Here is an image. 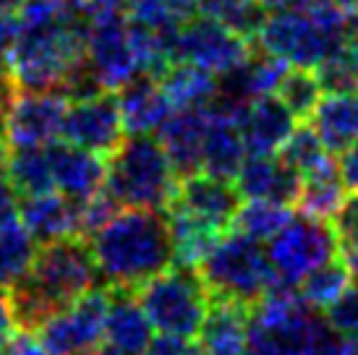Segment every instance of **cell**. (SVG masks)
<instances>
[{"instance_id": "obj_33", "label": "cell", "mask_w": 358, "mask_h": 355, "mask_svg": "<svg viewBox=\"0 0 358 355\" xmlns=\"http://www.w3.org/2000/svg\"><path fill=\"white\" fill-rule=\"evenodd\" d=\"M275 94L280 102L293 113L296 120H308L317 110L319 99L324 94L322 81H319L314 68H301V66H290L285 76L280 79Z\"/></svg>"}, {"instance_id": "obj_56", "label": "cell", "mask_w": 358, "mask_h": 355, "mask_svg": "<svg viewBox=\"0 0 358 355\" xmlns=\"http://www.w3.org/2000/svg\"><path fill=\"white\" fill-rule=\"evenodd\" d=\"M76 355H102V353H92L90 350V353H76Z\"/></svg>"}, {"instance_id": "obj_40", "label": "cell", "mask_w": 358, "mask_h": 355, "mask_svg": "<svg viewBox=\"0 0 358 355\" xmlns=\"http://www.w3.org/2000/svg\"><path fill=\"white\" fill-rule=\"evenodd\" d=\"M144 355H204L199 342H194V337H178V335H162L159 332L152 340L150 350Z\"/></svg>"}, {"instance_id": "obj_5", "label": "cell", "mask_w": 358, "mask_h": 355, "mask_svg": "<svg viewBox=\"0 0 358 355\" xmlns=\"http://www.w3.org/2000/svg\"><path fill=\"white\" fill-rule=\"evenodd\" d=\"M327 319L301 296L299 285L275 282L251 306L246 355H311Z\"/></svg>"}, {"instance_id": "obj_8", "label": "cell", "mask_w": 358, "mask_h": 355, "mask_svg": "<svg viewBox=\"0 0 358 355\" xmlns=\"http://www.w3.org/2000/svg\"><path fill=\"white\" fill-rule=\"evenodd\" d=\"M340 251V240L335 225L327 219L308 217V215H293L288 225L269 238V261L275 266L280 282L301 285V280L314 272L317 266L327 264Z\"/></svg>"}, {"instance_id": "obj_11", "label": "cell", "mask_w": 358, "mask_h": 355, "mask_svg": "<svg viewBox=\"0 0 358 355\" xmlns=\"http://www.w3.org/2000/svg\"><path fill=\"white\" fill-rule=\"evenodd\" d=\"M69 99L60 92H27L19 89L8 105L3 133L8 147H50L63 136Z\"/></svg>"}, {"instance_id": "obj_39", "label": "cell", "mask_w": 358, "mask_h": 355, "mask_svg": "<svg viewBox=\"0 0 358 355\" xmlns=\"http://www.w3.org/2000/svg\"><path fill=\"white\" fill-rule=\"evenodd\" d=\"M335 222V233H338L340 246H358V194L345 198V204L340 207Z\"/></svg>"}, {"instance_id": "obj_24", "label": "cell", "mask_w": 358, "mask_h": 355, "mask_svg": "<svg viewBox=\"0 0 358 355\" xmlns=\"http://www.w3.org/2000/svg\"><path fill=\"white\" fill-rule=\"evenodd\" d=\"M246 157H249V149H246V141L241 133L238 118L228 110L209 105V126L207 136H204L201 170L209 175L236 180Z\"/></svg>"}, {"instance_id": "obj_46", "label": "cell", "mask_w": 358, "mask_h": 355, "mask_svg": "<svg viewBox=\"0 0 358 355\" xmlns=\"http://www.w3.org/2000/svg\"><path fill=\"white\" fill-rule=\"evenodd\" d=\"M10 329H13V316H10L8 290L0 287V342L10 335Z\"/></svg>"}, {"instance_id": "obj_52", "label": "cell", "mask_w": 358, "mask_h": 355, "mask_svg": "<svg viewBox=\"0 0 358 355\" xmlns=\"http://www.w3.org/2000/svg\"><path fill=\"white\" fill-rule=\"evenodd\" d=\"M6 162H8V141H6V133L0 129V173L6 168Z\"/></svg>"}, {"instance_id": "obj_42", "label": "cell", "mask_w": 358, "mask_h": 355, "mask_svg": "<svg viewBox=\"0 0 358 355\" xmlns=\"http://www.w3.org/2000/svg\"><path fill=\"white\" fill-rule=\"evenodd\" d=\"M21 29H24V24H21V16L19 13H8V10H0V55L3 58H8L16 40H19Z\"/></svg>"}, {"instance_id": "obj_41", "label": "cell", "mask_w": 358, "mask_h": 355, "mask_svg": "<svg viewBox=\"0 0 358 355\" xmlns=\"http://www.w3.org/2000/svg\"><path fill=\"white\" fill-rule=\"evenodd\" d=\"M311 355H353V350H350L348 337L340 335L338 329H332V326H329V321H327V324H324V329L319 332Z\"/></svg>"}, {"instance_id": "obj_23", "label": "cell", "mask_w": 358, "mask_h": 355, "mask_svg": "<svg viewBox=\"0 0 358 355\" xmlns=\"http://www.w3.org/2000/svg\"><path fill=\"white\" fill-rule=\"evenodd\" d=\"M176 198H178L180 204H186L189 209H194L196 215L230 230L243 196H241L238 186L233 180L209 175V173L199 170V173H194L189 178H180L178 196Z\"/></svg>"}, {"instance_id": "obj_34", "label": "cell", "mask_w": 358, "mask_h": 355, "mask_svg": "<svg viewBox=\"0 0 358 355\" xmlns=\"http://www.w3.org/2000/svg\"><path fill=\"white\" fill-rule=\"evenodd\" d=\"M199 13H207L246 40H257L269 10L259 0H199Z\"/></svg>"}, {"instance_id": "obj_27", "label": "cell", "mask_w": 358, "mask_h": 355, "mask_svg": "<svg viewBox=\"0 0 358 355\" xmlns=\"http://www.w3.org/2000/svg\"><path fill=\"white\" fill-rule=\"evenodd\" d=\"M345 198H348V186L340 175V162H335V154H329L322 165L301 175L296 209L301 215L332 222L338 217L340 207L345 204Z\"/></svg>"}, {"instance_id": "obj_31", "label": "cell", "mask_w": 358, "mask_h": 355, "mask_svg": "<svg viewBox=\"0 0 358 355\" xmlns=\"http://www.w3.org/2000/svg\"><path fill=\"white\" fill-rule=\"evenodd\" d=\"M353 277H350L348 266L343 259H329L327 264L317 266L314 272H308L303 280H301V296L311 308L317 311H327L335 300H338L345 290L350 287Z\"/></svg>"}, {"instance_id": "obj_15", "label": "cell", "mask_w": 358, "mask_h": 355, "mask_svg": "<svg viewBox=\"0 0 358 355\" xmlns=\"http://www.w3.org/2000/svg\"><path fill=\"white\" fill-rule=\"evenodd\" d=\"M155 340V326L144 314L136 290L110 287V308L105 319V350L113 355H144Z\"/></svg>"}, {"instance_id": "obj_38", "label": "cell", "mask_w": 358, "mask_h": 355, "mask_svg": "<svg viewBox=\"0 0 358 355\" xmlns=\"http://www.w3.org/2000/svg\"><path fill=\"white\" fill-rule=\"evenodd\" d=\"M0 347H3L6 355H50V350L45 347V342H42V337L37 332L19 329V326L10 329V335L0 342Z\"/></svg>"}, {"instance_id": "obj_19", "label": "cell", "mask_w": 358, "mask_h": 355, "mask_svg": "<svg viewBox=\"0 0 358 355\" xmlns=\"http://www.w3.org/2000/svg\"><path fill=\"white\" fill-rule=\"evenodd\" d=\"M236 186L243 198H269L296 207L301 175L280 154H249L236 175Z\"/></svg>"}, {"instance_id": "obj_13", "label": "cell", "mask_w": 358, "mask_h": 355, "mask_svg": "<svg viewBox=\"0 0 358 355\" xmlns=\"http://www.w3.org/2000/svg\"><path fill=\"white\" fill-rule=\"evenodd\" d=\"M126 136L129 133L123 126V115H120L115 92L108 89L100 94L69 102L66 120H63V141L92 149V152L108 157Z\"/></svg>"}, {"instance_id": "obj_53", "label": "cell", "mask_w": 358, "mask_h": 355, "mask_svg": "<svg viewBox=\"0 0 358 355\" xmlns=\"http://www.w3.org/2000/svg\"><path fill=\"white\" fill-rule=\"evenodd\" d=\"M24 0H0V10H8V13H19Z\"/></svg>"}, {"instance_id": "obj_50", "label": "cell", "mask_w": 358, "mask_h": 355, "mask_svg": "<svg viewBox=\"0 0 358 355\" xmlns=\"http://www.w3.org/2000/svg\"><path fill=\"white\" fill-rule=\"evenodd\" d=\"M345 50H348L350 68H353V76H356V87H358V40H348V42H345Z\"/></svg>"}, {"instance_id": "obj_48", "label": "cell", "mask_w": 358, "mask_h": 355, "mask_svg": "<svg viewBox=\"0 0 358 355\" xmlns=\"http://www.w3.org/2000/svg\"><path fill=\"white\" fill-rule=\"evenodd\" d=\"M269 13H275V10H290V8H303L308 0H259Z\"/></svg>"}, {"instance_id": "obj_9", "label": "cell", "mask_w": 358, "mask_h": 355, "mask_svg": "<svg viewBox=\"0 0 358 355\" xmlns=\"http://www.w3.org/2000/svg\"><path fill=\"white\" fill-rule=\"evenodd\" d=\"M254 42L288 60L290 66L317 68L322 60L329 58L348 40L319 27L306 8H290L269 13Z\"/></svg>"}, {"instance_id": "obj_1", "label": "cell", "mask_w": 358, "mask_h": 355, "mask_svg": "<svg viewBox=\"0 0 358 355\" xmlns=\"http://www.w3.org/2000/svg\"><path fill=\"white\" fill-rule=\"evenodd\" d=\"M97 282L100 272L87 238L69 236L42 243L29 272L6 287L13 326L37 332L52 314L71 306Z\"/></svg>"}, {"instance_id": "obj_10", "label": "cell", "mask_w": 358, "mask_h": 355, "mask_svg": "<svg viewBox=\"0 0 358 355\" xmlns=\"http://www.w3.org/2000/svg\"><path fill=\"white\" fill-rule=\"evenodd\" d=\"M110 308V287H92L71 306L60 308L37 329L50 355L90 353L102 342Z\"/></svg>"}, {"instance_id": "obj_37", "label": "cell", "mask_w": 358, "mask_h": 355, "mask_svg": "<svg viewBox=\"0 0 358 355\" xmlns=\"http://www.w3.org/2000/svg\"><path fill=\"white\" fill-rule=\"evenodd\" d=\"M324 319L329 321L332 329H338L340 335H353L358 332V282L353 280L350 287L343 293V296L332 303V306L324 311Z\"/></svg>"}, {"instance_id": "obj_2", "label": "cell", "mask_w": 358, "mask_h": 355, "mask_svg": "<svg viewBox=\"0 0 358 355\" xmlns=\"http://www.w3.org/2000/svg\"><path fill=\"white\" fill-rule=\"evenodd\" d=\"M100 282L139 290L176 264L165 209L123 207L90 238Z\"/></svg>"}, {"instance_id": "obj_18", "label": "cell", "mask_w": 358, "mask_h": 355, "mask_svg": "<svg viewBox=\"0 0 358 355\" xmlns=\"http://www.w3.org/2000/svg\"><path fill=\"white\" fill-rule=\"evenodd\" d=\"M238 126L249 154H278L296 129V118L278 94H262L241 108Z\"/></svg>"}, {"instance_id": "obj_43", "label": "cell", "mask_w": 358, "mask_h": 355, "mask_svg": "<svg viewBox=\"0 0 358 355\" xmlns=\"http://www.w3.org/2000/svg\"><path fill=\"white\" fill-rule=\"evenodd\" d=\"M81 6L90 13L92 21L129 13V0H81Z\"/></svg>"}, {"instance_id": "obj_16", "label": "cell", "mask_w": 358, "mask_h": 355, "mask_svg": "<svg viewBox=\"0 0 358 355\" xmlns=\"http://www.w3.org/2000/svg\"><path fill=\"white\" fill-rule=\"evenodd\" d=\"M207 126L209 108H178L157 129L159 144L168 152L178 178H189L201 170Z\"/></svg>"}, {"instance_id": "obj_4", "label": "cell", "mask_w": 358, "mask_h": 355, "mask_svg": "<svg viewBox=\"0 0 358 355\" xmlns=\"http://www.w3.org/2000/svg\"><path fill=\"white\" fill-rule=\"evenodd\" d=\"M180 178L155 133H129L108 154L105 188L120 207L168 209Z\"/></svg>"}, {"instance_id": "obj_30", "label": "cell", "mask_w": 358, "mask_h": 355, "mask_svg": "<svg viewBox=\"0 0 358 355\" xmlns=\"http://www.w3.org/2000/svg\"><path fill=\"white\" fill-rule=\"evenodd\" d=\"M37 256V240L19 217L0 225V287L13 285L29 272Z\"/></svg>"}, {"instance_id": "obj_14", "label": "cell", "mask_w": 358, "mask_h": 355, "mask_svg": "<svg viewBox=\"0 0 358 355\" xmlns=\"http://www.w3.org/2000/svg\"><path fill=\"white\" fill-rule=\"evenodd\" d=\"M87 58L97 71L102 87L110 92H118L126 81L139 73L129 37V13L92 21L87 37Z\"/></svg>"}, {"instance_id": "obj_55", "label": "cell", "mask_w": 358, "mask_h": 355, "mask_svg": "<svg viewBox=\"0 0 358 355\" xmlns=\"http://www.w3.org/2000/svg\"><path fill=\"white\" fill-rule=\"evenodd\" d=\"M338 6H343V8H353V6H358V0H335Z\"/></svg>"}, {"instance_id": "obj_49", "label": "cell", "mask_w": 358, "mask_h": 355, "mask_svg": "<svg viewBox=\"0 0 358 355\" xmlns=\"http://www.w3.org/2000/svg\"><path fill=\"white\" fill-rule=\"evenodd\" d=\"M345 37L348 40H358V6L345 8Z\"/></svg>"}, {"instance_id": "obj_17", "label": "cell", "mask_w": 358, "mask_h": 355, "mask_svg": "<svg viewBox=\"0 0 358 355\" xmlns=\"http://www.w3.org/2000/svg\"><path fill=\"white\" fill-rule=\"evenodd\" d=\"M50 159H52V178L55 188L60 194H66L73 201H87L94 194H100L105 188L108 178V159L105 154H97L92 149L76 147V144H50Z\"/></svg>"}, {"instance_id": "obj_35", "label": "cell", "mask_w": 358, "mask_h": 355, "mask_svg": "<svg viewBox=\"0 0 358 355\" xmlns=\"http://www.w3.org/2000/svg\"><path fill=\"white\" fill-rule=\"evenodd\" d=\"M199 13V0H129L131 19L157 31H178Z\"/></svg>"}, {"instance_id": "obj_32", "label": "cell", "mask_w": 358, "mask_h": 355, "mask_svg": "<svg viewBox=\"0 0 358 355\" xmlns=\"http://www.w3.org/2000/svg\"><path fill=\"white\" fill-rule=\"evenodd\" d=\"M290 219H293L290 204H280V201H269V198H249L246 204L238 207L230 230L246 233L264 243L288 225Z\"/></svg>"}, {"instance_id": "obj_28", "label": "cell", "mask_w": 358, "mask_h": 355, "mask_svg": "<svg viewBox=\"0 0 358 355\" xmlns=\"http://www.w3.org/2000/svg\"><path fill=\"white\" fill-rule=\"evenodd\" d=\"M170 105L178 108H209L217 97L220 76L191 60H173L157 76Z\"/></svg>"}, {"instance_id": "obj_22", "label": "cell", "mask_w": 358, "mask_h": 355, "mask_svg": "<svg viewBox=\"0 0 358 355\" xmlns=\"http://www.w3.org/2000/svg\"><path fill=\"white\" fill-rule=\"evenodd\" d=\"M251 306L230 298H212L199 329L204 355H246Z\"/></svg>"}, {"instance_id": "obj_54", "label": "cell", "mask_w": 358, "mask_h": 355, "mask_svg": "<svg viewBox=\"0 0 358 355\" xmlns=\"http://www.w3.org/2000/svg\"><path fill=\"white\" fill-rule=\"evenodd\" d=\"M348 342H350V350H353V355H358V332L348 335Z\"/></svg>"}, {"instance_id": "obj_44", "label": "cell", "mask_w": 358, "mask_h": 355, "mask_svg": "<svg viewBox=\"0 0 358 355\" xmlns=\"http://www.w3.org/2000/svg\"><path fill=\"white\" fill-rule=\"evenodd\" d=\"M19 198L21 196L16 194V188L10 186L8 175H0V225L19 217Z\"/></svg>"}, {"instance_id": "obj_29", "label": "cell", "mask_w": 358, "mask_h": 355, "mask_svg": "<svg viewBox=\"0 0 358 355\" xmlns=\"http://www.w3.org/2000/svg\"><path fill=\"white\" fill-rule=\"evenodd\" d=\"M6 175L19 196H34L45 191H55L52 178V159L48 147L13 149L6 162Z\"/></svg>"}, {"instance_id": "obj_3", "label": "cell", "mask_w": 358, "mask_h": 355, "mask_svg": "<svg viewBox=\"0 0 358 355\" xmlns=\"http://www.w3.org/2000/svg\"><path fill=\"white\" fill-rule=\"evenodd\" d=\"M92 19L29 24L8 55L13 84L27 92H60L69 68L87 52Z\"/></svg>"}, {"instance_id": "obj_7", "label": "cell", "mask_w": 358, "mask_h": 355, "mask_svg": "<svg viewBox=\"0 0 358 355\" xmlns=\"http://www.w3.org/2000/svg\"><path fill=\"white\" fill-rule=\"evenodd\" d=\"M144 314L162 335L196 337L212 303L204 277L196 266L173 264L136 290Z\"/></svg>"}, {"instance_id": "obj_21", "label": "cell", "mask_w": 358, "mask_h": 355, "mask_svg": "<svg viewBox=\"0 0 358 355\" xmlns=\"http://www.w3.org/2000/svg\"><path fill=\"white\" fill-rule=\"evenodd\" d=\"M115 94H118L126 133H157L159 126L176 110L170 105L159 79L150 73H136Z\"/></svg>"}, {"instance_id": "obj_25", "label": "cell", "mask_w": 358, "mask_h": 355, "mask_svg": "<svg viewBox=\"0 0 358 355\" xmlns=\"http://www.w3.org/2000/svg\"><path fill=\"white\" fill-rule=\"evenodd\" d=\"M165 215H168L176 264L199 266L209 251L217 246L220 238L225 236V227L196 215L194 209L180 204L178 198H173V204L165 209Z\"/></svg>"}, {"instance_id": "obj_26", "label": "cell", "mask_w": 358, "mask_h": 355, "mask_svg": "<svg viewBox=\"0 0 358 355\" xmlns=\"http://www.w3.org/2000/svg\"><path fill=\"white\" fill-rule=\"evenodd\" d=\"M322 144L332 154H343L358 141V92H327L308 118Z\"/></svg>"}, {"instance_id": "obj_6", "label": "cell", "mask_w": 358, "mask_h": 355, "mask_svg": "<svg viewBox=\"0 0 358 355\" xmlns=\"http://www.w3.org/2000/svg\"><path fill=\"white\" fill-rule=\"evenodd\" d=\"M199 275L204 277L212 298H230L246 306H254L278 282L262 240L238 230L220 238L217 246L199 264Z\"/></svg>"}, {"instance_id": "obj_36", "label": "cell", "mask_w": 358, "mask_h": 355, "mask_svg": "<svg viewBox=\"0 0 358 355\" xmlns=\"http://www.w3.org/2000/svg\"><path fill=\"white\" fill-rule=\"evenodd\" d=\"M278 154L285 165H290L299 175H303V173L314 170L317 165H322L332 152H327V147L322 144V138L314 131V126L303 123V126L293 129V133L285 138V144L280 147Z\"/></svg>"}, {"instance_id": "obj_51", "label": "cell", "mask_w": 358, "mask_h": 355, "mask_svg": "<svg viewBox=\"0 0 358 355\" xmlns=\"http://www.w3.org/2000/svg\"><path fill=\"white\" fill-rule=\"evenodd\" d=\"M13 84V76H10V63L8 58H3L0 55V89H6Z\"/></svg>"}, {"instance_id": "obj_45", "label": "cell", "mask_w": 358, "mask_h": 355, "mask_svg": "<svg viewBox=\"0 0 358 355\" xmlns=\"http://www.w3.org/2000/svg\"><path fill=\"white\" fill-rule=\"evenodd\" d=\"M340 175L345 180L348 191L358 194V141L343 152V157H340Z\"/></svg>"}, {"instance_id": "obj_12", "label": "cell", "mask_w": 358, "mask_h": 355, "mask_svg": "<svg viewBox=\"0 0 358 355\" xmlns=\"http://www.w3.org/2000/svg\"><path fill=\"white\" fill-rule=\"evenodd\" d=\"M254 40L241 37L238 31L228 29L225 24L207 13H196L178 31L176 60H191L215 73H228L246 63L251 55Z\"/></svg>"}, {"instance_id": "obj_47", "label": "cell", "mask_w": 358, "mask_h": 355, "mask_svg": "<svg viewBox=\"0 0 358 355\" xmlns=\"http://www.w3.org/2000/svg\"><path fill=\"white\" fill-rule=\"evenodd\" d=\"M340 259L345 261L350 277L358 282V246H340Z\"/></svg>"}, {"instance_id": "obj_20", "label": "cell", "mask_w": 358, "mask_h": 355, "mask_svg": "<svg viewBox=\"0 0 358 355\" xmlns=\"http://www.w3.org/2000/svg\"><path fill=\"white\" fill-rule=\"evenodd\" d=\"M19 219L40 246L60 238L79 236V207L58 188L34 196H21Z\"/></svg>"}]
</instances>
